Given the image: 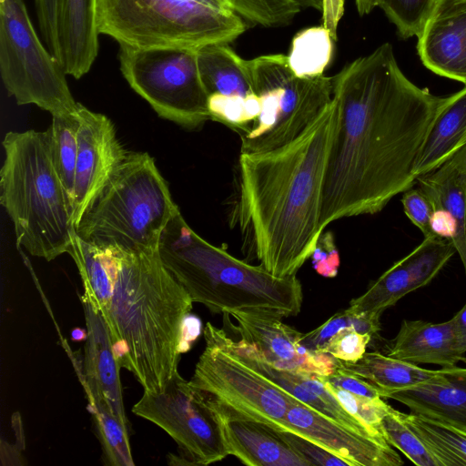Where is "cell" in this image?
Segmentation results:
<instances>
[{
  "label": "cell",
  "instance_id": "cell-1",
  "mask_svg": "<svg viewBox=\"0 0 466 466\" xmlns=\"http://www.w3.org/2000/svg\"><path fill=\"white\" fill-rule=\"evenodd\" d=\"M460 90L436 96L412 83L384 43L333 76L338 120L322 187V231L381 211L416 182L415 167L440 116Z\"/></svg>",
  "mask_w": 466,
  "mask_h": 466
},
{
  "label": "cell",
  "instance_id": "cell-2",
  "mask_svg": "<svg viewBox=\"0 0 466 466\" xmlns=\"http://www.w3.org/2000/svg\"><path fill=\"white\" fill-rule=\"evenodd\" d=\"M337 120L332 99L291 143L240 153L231 222L238 227L248 253L276 277L296 276L323 232V179Z\"/></svg>",
  "mask_w": 466,
  "mask_h": 466
},
{
  "label": "cell",
  "instance_id": "cell-3",
  "mask_svg": "<svg viewBox=\"0 0 466 466\" xmlns=\"http://www.w3.org/2000/svg\"><path fill=\"white\" fill-rule=\"evenodd\" d=\"M192 305L159 249H122L105 321L120 367L134 374L144 391L162 390L177 370L183 323Z\"/></svg>",
  "mask_w": 466,
  "mask_h": 466
},
{
  "label": "cell",
  "instance_id": "cell-4",
  "mask_svg": "<svg viewBox=\"0 0 466 466\" xmlns=\"http://www.w3.org/2000/svg\"><path fill=\"white\" fill-rule=\"evenodd\" d=\"M159 255L193 302L211 313L240 310L287 318L301 309L303 292L297 276L276 277L210 244L187 225L180 211L161 236Z\"/></svg>",
  "mask_w": 466,
  "mask_h": 466
},
{
  "label": "cell",
  "instance_id": "cell-5",
  "mask_svg": "<svg viewBox=\"0 0 466 466\" xmlns=\"http://www.w3.org/2000/svg\"><path fill=\"white\" fill-rule=\"evenodd\" d=\"M3 148L0 203L17 244L47 261L68 253L76 236L73 205L54 165L47 131H10Z\"/></svg>",
  "mask_w": 466,
  "mask_h": 466
},
{
  "label": "cell",
  "instance_id": "cell-6",
  "mask_svg": "<svg viewBox=\"0 0 466 466\" xmlns=\"http://www.w3.org/2000/svg\"><path fill=\"white\" fill-rule=\"evenodd\" d=\"M178 211L155 159L147 152L128 151L76 234L88 243L128 252L158 250L166 227Z\"/></svg>",
  "mask_w": 466,
  "mask_h": 466
},
{
  "label": "cell",
  "instance_id": "cell-7",
  "mask_svg": "<svg viewBox=\"0 0 466 466\" xmlns=\"http://www.w3.org/2000/svg\"><path fill=\"white\" fill-rule=\"evenodd\" d=\"M96 20L99 35L138 48L198 50L246 30L224 0H96Z\"/></svg>",
  "mask_w": 466,
  "mask_h": 466
},
{
  "label": "cell",
  "instance_id": "cell-8",
  "mask_svg": "<svg viewBox=\"0 0 466 466\" xmlns=\"http://www.w3.org/2000/svg\"><path fill=\"white\" fill-rule=\"evenodd\" d=\"M204 338L206 346L189 383L218 417L290 432L286 415L297 399L248 364L224 329L208 322Z\"/></svg>",
  "mask_w": 466,
  "mask_h": 466
},
{
  "label": "cell",
  "instance_id": "cell-9",
  "mask_svg": "<svg viewBox=\"0 0 466 466\" xmlns=\"http://www.w3.org/2000/svg\"><path fill=\"white\" fill-rule=\"evenodd\" d=\"M261 110L240 132V153H260L300 137L332 101L333 76L299 77L288 57L271 54L248 60Z\"/></svg>",
  "mask_w": 466,
  "mask_h": 466
},
{
  "label": "cell",
  "instance_id": "cell-10",
  "mask_svg": "<svg viewBox=\"0 0 466 466\" xmlns=\"http://www.w3.org/2000/svg\"><path fill=\"white\" fill-rule=\"evenodd\" d=\"M0 73L18 105H35L52 116L77 114L66 71L39 38L24 0H0Z\"/></svg>",
  "mask_w": 466,
  "mask_h": 466
},
{
  "label": "cell",
  "instance_id": "cell-11",
  "mask_svg": "<svg viewBox=\"0 0 466 466\" xmlns=\"http://www.w3.org/2000/svg\"><path fill=\"white\" fill-rule=\"evenodd\" d=\"M118 60L130 87L162 118L189 130L210 120L197 50L119 45Z\"/></svg>",
  "mask_w": 466,
  "mask_h": 466
},
{
  "label": "cell",
  "instance_id": "cell-12",
  "mask_svg": "<svg viewBox=\"0 0 466 466\" xmlns=\"http://www.w3.org/2000/svg\"><path fill=\"white\" fill-rule=\"evenodd\" d=\"M132 411L163 429L187 465H208L228 455L219 418L177 370L162 390L144 391Z\"/></svg>",
  "mask_w": 466,
  "mask_h": 466
},
{
  "label": "cell",
  "instance_id": "cell-13",
  "mask_svg": "<svg viewBox=\"0 0 466 466\" xmlns=\"http://www.w3.org/2000/svg\"><path fill=\"white\" fill-rule=\"evenodd\" d=\"M227 314L236 320L237 325L223 314L225 322L239 335V339L253 346L276 369L328 376L339 368V360L330 354L306 348L303 333L283 323L279 316L240 310Z\"/></svg>",
  "mask_w": 466,
  "mask_h": 466
},
{
  "label": "cell",
  "instance_id": "cell-14",
  "mask_svg": "<svg viewBox=\"0 0 466 466\" xmlns=\"http://www.w3.org/2000/svg\"><path fill=\"white\" fill-rule=\"evenodd\" d=\"M77 114L80 127L72 197L75 227L128 153L106 116L91 111L81 104Z\"/></svg>",
  "mask_w": 466,
  "mask_h": 466
},
{
  "label": "cell",
  "instance_id": "cell-15",
  "mask_svg": "<svg viewBox=\"0 0 466 466\" xmlns=\"http://www.w3.org/2000/svg\"><path fill=\"white\" fill-rule=\"evenodd\" d=\"M455 253L454 246L447 239L423 238L412 251L395 262L362 295L353 299L346 310L380 318L384 310L404 296L430 284Z\"/></svg>",
  "mask_w": 466,
  "mask_h": 466
},
{
  "label": "cell",
  "instance_id": "cell-16",
  "mask_svg": "<svg viewBox=\"0 0 466 466\" xmlns=\"http://www.w3.org/2000/svg\"><path fill=\"white\" fill-rule=\"evenodd\" d=\"M286 421L302 436L346 461L350 466H400V455L384 439L353 431L299 400L289 405Z\"/></svg>",
  "mask_w": 466,
  "mask_h": 466
},
{
  "label": "cell",
  "instance_id": "cell-17",
  "mask_svg": "<svg viewBox=\"0 0 466 466\" xmlns=\"http://www.w3.org/2000/svg\"><path fill=\"white\" fill-rule=\"evenodd\" d=\"M417 50L429 70L466 85V0H438Z\"/></svg>",
  "mask_w": 466,
  "mask_h": 466
},
{
  "label": "cell",
  "instance_id": "cell-18",
  "mask_svg": "<svg viewBox=\"0 0 466 466\" xmlns=\"http://www.w3.org/2000/svg\"><path fill=\"white\" fill-rule=\"evenodd\" d=\"M82 303L87 330L82 381L87 399L104 400L114 415L129 428L119 380L121 367L114 350L109 329L99 312L90 304Z\"/></svg>",
  "mask_w": 466,
  "mask_h": 466
},
{
  "label": "cell",
  "instance_id": "cell-19",
  "mask_svg": "<svg viewBox=\"0 0 466 466\" xmlns=\"http://www.w3.org/2000/svg\"><path fill=\"white\" fill-rule=\"evenodd\" d=\"M465 353L466 337L452 319L441 323L404 319L387 355L415 364L452 368L466 361Z\"/></svg>",
  "mask_w": 466,
  "mask_h": 466
},
{
  "label": "cell",
  "instance_id": "cell-20",
  "mask_svg": "<svg viewBox=\"0 0 466 466\" xmlns=\"http://www.w3.org/2000/svg\"><path fill=\"white\" fill-rule=\"evenodd\" d=\"M383 398L406 405L411 413L466 431V368H442L431 380Z\"/></svg>",
  "mask_w": 466,
  "mask_h": 466
},
{
  "label": "cell",
  "instance_id": "cell-21",
  "mask_svg": "<svg viewBox=\"0 0 466 466\" xmlns=\"http://www.w3.org/2000/svg\"><path fill=\"white\" fill-rule=\"evenodd\" d=\"M234 345L238 354L256 370L302 403L353 431L384 439L374 434L348 412L326 388L321 376L313 373L307 374L303 377L302 383L299 372L272 367L258 355L250 344L239 339L234 340Z\"/></svg>",
  "mask_w": 466,
  "mask_h": 466
},
{
  "label": "cell",
  "instance_id": "cell-22",
  "mask_svg": "<svg viewBox=\"0 0 466 466\" xmlns=\"http://www.w3.org/2000/svg\"><path fill=\"white\" fill-rule=\"evenodd\" d=\"M228 455L248 466H310L279 431L250 420L219 418Z\"/></svg>",
  "mask_w": 466,
  "mask_h": 466
},
{
  "label": "cell",
  "instance_id": "cell-23",
  "mask_svg": "<svg viewBox=\"0 0 466 466\" xmlns=\"http://www.w3.org/2000/svg\"><path fill=\"white\" fill-rule=\"evenodd\" d=\"M96 6V0H61V64L76 79L89 72L97 56Z\"/></svg>",
  "mask_w": 466,
  "mask_h": 466
},
{
  "label": "cell",
  "instance_id": "cell-24",
  "mask_svg": "<svg viewBox=\"0 0 466 466\" xmlns=\"http://www.w3.org/2000/svg\"><path fill=\"white\" fill-rule=\"evenodd\" d=\"M432 208L446 210L457 225L453 241L466 272V145L432 171L416 178Z\"/></svg>",
  "mask_w": 466,
  "mask_h": 466
},
{
  "label": "cell",
  "instance_id": "cell-25",
  "mask_svg": "<svg viewBox=\"0 0 466 466\" xmlns=\"http://www.w3.org/2000/svg\"><path fill=\"white\" fill-rule=\"evenodd\" d=\"M81 277L82 302L90 304L104 319L108 316L122 249L114 246L88 243L76 234L68 252Z\"/></svg>",
  "mask_w": 466,
  "mask_h": 466
},
{
  "label": "cell",
  "instance_id": "cell-26",
  "mask_svg": "<svg viewBox=\"0 0 466 466\" xmlns=\"http://www.w3.org/2000/svg\"><path fill=\"white\" fill-rule=\"evenodd\" d=\"M202 82L208 95L246 97L255 93L248 60L241 58L228 43H217L197 50Z\"/></svg>",
  "mask_w": 466,
  "mask_h": 466
},
{
  "label": "cell",
  "instance_id": "cell-27",
  "mask_svg": "<svg viewBox=\"0 0 466 466\" xmlns=\"http://www.w3.org/2000/svg\"><path fill=\"white\" fill-rule=\"evenodd\" d=\"M339 368L352 373L375 386L383 396L390 391L408 389L426 382L440 370H427L417 364L379 351L365 352L355 362L339 360Z\"/></svg>",
  "mask_w": 466,
  "mask_h": 466
},
{
  "label": "cell",
  "instance_id": "cell-28",
  "mask_svg": "<svg viewBox=\"0 0 466 466\" xmlns=\"http://www.w3.org/2000/svg\"><path fill=\"white\" fill-rule=\"evenodd\" d=\"M466 145V85L440 116L422 148L416 177L437 168Z\"/></svg>",
  "mask_w": 466,
  "mask_h": 466
},
{
  "label": "cell",
  "instance_id": "cell-29",
  "mask_svg": "<svg viewBox=\"0 0 466 466\" xmlns=\"http://www.w3.org/2000/svg\"><path fill=\"white\" fill-rule=\"evenodd\" d=\"M401 416L440 466L466 465V431L411 412Z\"/></svg>",
  "mask_w": 466,
  "mask_h": 466
},
{
  "label": "cell",
  "instance_id": "cell-30",
  "mask_svg": "<svg viewBox=\"0 0 466 466\" xmlns=\"http://www.w3.org/2000/svg\"><path fill=\"white\" fill-rule=\"evenodd\" d=\"M332 39L330 31L324 25L298 33L287 56L292 72L299 77L323 76L331 60Z\"/></svg>",
  "mask_w": 466,
  "mask_h": 466
},
{
  "label": "cell",
  "instance_id": "cell-31",
  "mask_svg": "<svg viewBox=\"0 0 466 466\" xmlns=\"http://www.w3.org/2000/svg\"><path fill=\"white\" fill-rule=\"evenodd\" d=\"M95 432L102 449V460L109 466H133L129 428L124 425L102 400H88Z\"/></svg>",
  "mask_w": 466,
  "mask_h": 466
},
{
  "label": "cell",
  "instance_id": "cell-32",
  "mask_svg": "<svg viewBox=\"0 0 466 466\" xmlns=\"http://www.w3.org/2000/svg\"><path fill=\"white\" fill-rule=\"evenodd\" d=\"M79 127L78 114L52 116V123L46 129L54 165L71 200L78 153Z\"/></svg>",
  "mask_w": 466,
  "mask_h": 466
},
{
  "label": "cell",
  "instance_id": "cell-33",
  "mask_svg": "<svg viewBox=\"0 0 466 466\" xmlns=\"http://www.w3.org/2000/svg\"><path fill=\"white\" fill-rule=\"evenodd\" d=\"M381 433L386 441L400 451L419 466H440L423 441L405 422L401 412L390 405L381 421Z\"/></svg>",
  "mask_w": 466,
  "mask_h": 466
},
{
  "label": "cell",
  "instance_id": "cell-34",
  "mask_svg": "<svg viewBox=\"0 0 466 466\" xmlns=\"http://www.w3.org/2000/svg\"><path fill=\"white\" fill-rule=\"evenodd\" d=\"M244 20L254 25H288L301 10L299 0H224Z\"/></svg>",
  "mask_w": 466,
  "mask_h": 466
},
{
  "label": "cell",
  "instance_id": "cell-35",
  "mask_svg": "<svg viewBox=\"0 0 466 466\" xmlns=\"http://www.w3.org/2000/svg\"><path fill=\"white\" fill-rule=\"evenodd\" d=\"M208 107L210 120L220 122L240 133L258 116L261 102L256 93L246 97L210 94Z\"/></svg>",
  "mask_w": 466,
  "mask_h": 466
},
{
  "label": "cell",
  "instance_id": "cell-36",
  "mask_svg": "<svg viewBox=\"0 0 466 466\" xmlns=\"http://www.w3.org/2000/svg\"><path fill=\"white\" fill-rule=\"evenodd\" d=\"M353 329L371 337L380 330V318L369 315H357L346 309L337 312L315 329L303 333L302 343L306 348L317 352H324L329 340L343 329Z\"/></svg>",
  "mask_w": 466,
  "mask_h": 466
},
{
  "label": "cell",
  "instance_id": "cell-37",
  "mask_svg": "<svg viewBox=\"0 0 466 466\" xmlns=\"http://www.w3.org/2000/svg\"><path fill=\"white\" fill-rule=\"evenodd\" d=\"M438 0H378L387 17L402 38L417 37L431 15Z\"/></svg>",
  "mask_w": 466,
  "mask_h": 466
},
{
  "label": "cell",
  "instance_id": "cell-38",
  "mask_svg": "<svg viewBox=\"0 0 466 466\" xmlns=\"http://www.w3.org/2000/svg\"><path fill=\"white\" fill-rule=\"evenodd\" d=\"M324 384L348 412L362 422L374 434L383 438L381 421L390 405L382 398L371 399L351 393L326 382Z\"/></svg>",
  "mask_w": 466,
  "mask_h": 466
},
{
  "label": "cell",
  "instance_id": "cell-39",
  "mask_svg": "<svg viewBox=\"0 0 466 466\" xmlns=\"http://www.w3.org/2000/svg\"><path fill=\"white\" fill-rule=\"evenodd\" d=\"M371 339L370 334L350 328L343 329L329 340L323 351L339 360L355 362L365 354Z\"/></svg>",
  "mask_w": 466,
  "mask_h": 466
},
{
  "label": "cell",
  "instance_id": "cell-40",
  "mask_svg": "<svg viewBox=\"0 0 466 466\" xmlns=\"http://www.w3.org/2000/svg\"><path fill=\"white\" fill-rule=\"evenodd\" d=\"M401 203L406 216L420 230L424 238L437 237L431 228L433 210L431 203L419 187H410L404 191Z\"/></svg>",
  "mask_w": 466,
  "mask_h": 466
},
{
  "label": "cell",
  "instance_id": "cell-41",
  "mask_svg": "<svg viewBox=\"0 0 466 466\" xmlns=\"http://www.w3.org/2000/svg\"><path fill=\"white\" fill-rule=\"evenodd\" d=\"M279 434L310 466H350L346 461L302 436L289 431H279Z\"/></svg>",
  "mask_w": 466,
  "mask_h": 466
},
{
  "label": "cell",
  "instance_id": "cell-42",
  "mask_svg": "<svg viewBox=\"0 0 466 466\" xmlns=\"http://www.w3.org/2000/svg\"><path fill=\"white\" fill-rule=\"evenodd\" d=\"M314 269L325 278L337 276L339 268V254L331 231H323L319 237L310 256Z\"/></svg>",
  "mask_w": 466,
  "mask_h": 466
},
{
  "label": "cell",
  "instance_id": "cell-43",
  "mask_svg": "<svg viewBox=\"0 0 466 466\" xmlns=\"http://www.w3.org/2000/svg\"><path fill=\"white\" fill-rule=\"evenodd\" d=\"M321 379L328 384L340 388L351 393L371 399L381 398L380 390L375 386L360 377L347 372L339 368L328 376H321Z\"/></svg>",
  "mask_w": 466,
  "mask_h": 466
},
{
  "label": "cell",
  "instance_id": "cell-44",
  "mask_svg": "<svg viewBox=\"0 0 466 466\" xmlns=\"http://www.w3.org/2000/svg\"><path fill=\"white\" fill-rule=\"evenodd\" d=\"M431 228L434 235L453 243L457 235V225L451 216L442 208H433ZM453 245V244H452Z\"/></svg>",
  "mask_w": 466,
  "mask_h": 466
},
{
  "label": "cell",
  "instance_id": "cell-45",
  "mask_svg": "<svg viewBox=\"0 0 466 466\" xmlns=\"http://www.w3.org/2000/svg\"><path fill=\"white\" fill-rule=\"evenodd\" d=\"M201 333V321L200 319L192 314H188L184 320L182 329V337L180 350L181 353L187 351L193 342L199 337Z\"/></svg>",
  "mask_w": 466,
  "mask_h": 466
},
{
  "label": "cell",
  "instance_id": "cell-46",
  "mask_svg": "<svg viewBox=\"0 0 466 466\" xmlns=\"http://www.w3.org/2000/svg\"><path fill=\"white\" fill-rule=\"evenodd\" d=\"M302 7H311L324 15L337 16L341 15L343 0H299Z\"/></svg>",
  "mask_w": 466,
  "mask_h": 466
},
{
  "label": "cell",
  "instance_id": "cell-47",
  "mask_svg": "<svg viewBox=\"0 0 466 466\" xmlns=\"http://www.w3.org/2000/svg\"><path fill=\"white\" fill-rule=\"evenodd\" d=\"M356 7L360 15L370 14L378 6V0H355Z\"/></svg>",
  "mask_w": 466,
  "mask_h": 466
},
{
  "label": "cell",
  "instance_id": "cell-48",
  "mask_svg": "<svg viewBox=\"0 0 466 466\" xmlns=\"http://www.w3.org/2000/svg\"><path fill=\"white\" fill-rule=\"evenodd\" d=\"M451 319L466 337V303Z\"/></svg>",
  "mask_w": 466,
  "mask_h": 466
},
{
  "label": "cell",
  "instance_id": "cell-49",
  "mask_svg": "<svg viewBox=\"0 0 466 466\" xmlns=\"http://www.w3.org/2000/svg\"><path fill=\"white\" fill-rule=\"evenodd\" d=\"M87 337V330L81 329V328H76L71 331V339L72 340L78 342V341H85Z\"/></svg>",
  "mask_w": 466,
  "mask_h": 466
}]
</instances>
